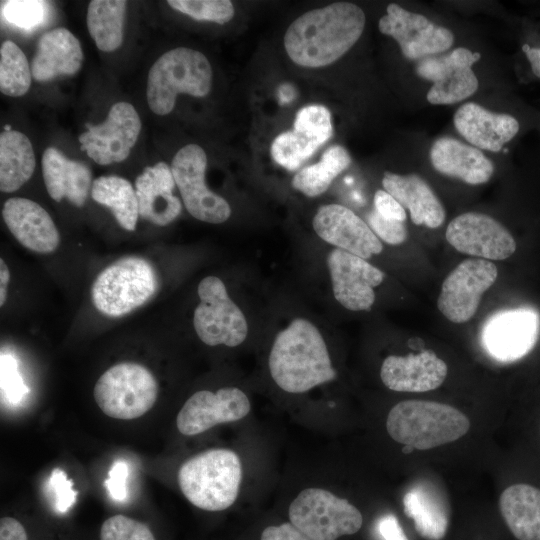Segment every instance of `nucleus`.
Returning <instances> with one entry per match:
<instances>
[{
	"mask_svg": "<svg viewBox=\"0 0 540 540\" xmlns=\"http://www.w3.org/2000/svg\"><path fill=\"white\" fill-rule=\"evenodd\" d=\"M365 23V13L356 4L331 3L296 18L285 32L284 47L289 58L299 66H328L352 48Z\"/></svg>",
	"mask_w": 540,
	"mask_h": 540,
	"instance_id": "obj_1",
	"label": "nucleus"
},
{
	"mask_svg": "<svg viewBox=\"0 0 540 540\" xmlns=\"http://www.w3.org/2000/svg\"><path fill=\"white\" fill-rule=\"evenodd\" d=\"M268 366L283 391L304 393L337 376L325 340L310 321L296 318L275 337Z\"/></svg>",
	"mask_w": 540,
	"mask_h": 540,
	"instance_id": "obj_2",
	"label": "nucleus"
},
{
	"mask_svg": "<svg viewBox=\"0 0 540 540\" xmlns=\"http://www.w3.org/2000/svg\"><path fill=\"white\" fill-rule=\"evenodd\" d=\"M386 429L397 443L416 450H428L463 437L470 429V421L449 404L405 400L389 411Z\"/></svg>",
	"mask_w": 540,
	"mask_h": 540,
	"instance_id": "obj_3",
	"label": "nucleus"
},
{
	"mask_svg": "<svg viewBox=\"0 0 540 540\" xmlns=\"http://www.w3.org/2000/svg\"><path fill=\"white\" fill-rule=\"evenodd\" d=\"M242 480L237 453L215 448L186 460L178 471V484L185 498L205 511H223L236 501Z\"/></svg>",
	"mask_w": 540,
	"mask_h": 540,
	"instance_id": "obj_4",
	"label": "nucleus"
},
{
	"mask_svg": "<svg viewBox=\"0 0 540 540\" xmlns=\"http://www.w3.org/2000/svg\"><path fill=\"white\" fill-rule=\"evenodd\" d=\"M212 86V68L206 56L186 47L161 55L147 78V103L157 115L169 114L178 94L205 97Z\"/></svg>",
	"mask_w": 540,
	"mask_h": 540,
	"instance_id": "obj_5",
	"label": "nucleus"
},
{
	"mask_svg": "<svg viewBox=\"0 0 540 540\" xmlns=\"http://www.w3.org/2000/svg\"><path fill=\"white\" fill-rule=\"evenodd\" d=\"M158 285L157 273L148 260L125 256L98 274L91 288V297L99 312L120 317L148 302Z\"/></svg>",
	"mask_w": 540,
	"mask_h": 540,
	"instance_id": "obj_6",
	"label": "nucleus"
},
{
	"mask_svg": "<svg viewBox=\"0 0 540 540\" xmlns=\"http://www.w3.org/2000/svg\"><path fill=\"white\" fill-rule=\"evenodd\" d=\"M289 520L310 540H337L363 526L360 510L345 498L318 487L302 490L291 502Z\"/></svg>",
	"mask_w": 540,
	"mask_h": 540,
	"instance_id": "obj_7",
	"label": "nucleus"
},
{
	"mask_svg": "<svg viewBox=\"0 0 540 540\" xmlns=\"http://www.w3.org/2000/svg\"><path fill=\"white\" fill-rule=\"evenodd\" d=\"M158 383L145 366L121 362L106 370L97 380L93 396L107 416L132 420L148 412L156 402Z\"/></svg>",
	"mask_w": 540,
	"mask_h": 540,
	"instance_id": "obj_8",
	"label": "nucleus"
},
{
	"mask_svg": "<svg viewBox=\"0 0 540 540\" xmlns=\"http://www.w3.org/2000/svg\"><path fill=\"white\" fill-rule=\"evenodd\" d=\"M197 293L200 303L194 310L193 325L199 339L209 346L236 347L243 343L248 324L223 281L207 276L200 281Z\"/></svg>",
	"mask_w": 540,
	"mask_h": 540,
	"instance_id": "obj_9",
	"label": "nucleus"
},
{
	"mask_svg": "<svg viewBox=\"0 0 540 540\" xmlns=\"http://www.w3.org/2000/svg\"><path fill=\"white\" fill-rule=\"evenodd\" d=\"M207 156L203 148L188 144L175 154L172 174L186 210L197 220L220 224L229 219L231 208L220 195L205 183Z\"/></svg>",
	"mask_w": 540,
	"mask_h": 540,
	"instance_id": "obj_10",
	"label": "nucleus"
},
{
	"mask_svg": "<svg viewBox=\"0 0 540 540\" xmlns=\"http://www.w3.org/2000/svg\"><path fill=\"white\" fill-rule=\"evenodd\" d=\"M497 276L498 270L492 261L480 258L463 260L444 279L437 299L438 310L453 323L469 321Z\"/></svg>",
	"mask_w": 540,
	"mask_h": 540,
	"instance_id": "obj_11",
	"label": "nucleus"
},
{
	"mask_svg": "<svg viewBox=\"0 0 540 540\" xmlns=\"http://www.w3.org/2000/svg\"><path fill=\"white\" fill-rule=\"evenodd\" d=\"M480 57L479 52L459 47L447 55L421 59L416 66V73L433 83L427 93L428 102L449 105L473 95L479 82L472 66Z\"/></svg>",
	"mask_w": 540,
	"mask_h": 540,
	"instance_id": "obj_12",
	"label": "nucleus"
},
{
	"mask_svg": "<svg viewBox=\"0 0 540 540\" xmlns=\"http://www.w3.org/2000/svg\"><path fill=\"white\" fill-rule=\"evenodd\" d=\"M87 131L79 135L81 149L97 164L124 161L135 145L141 130L140 117L128 102L115 103L100 124L87 123Z\"/></svg>",
	"mask_w": 540,
	"mask_h": 540,
	"instance_id": "obj_13",
	"label": "nucleus"
},
{
	"mask_svg": "<svg viewBox=\"0 0 540 540\" xmlns=\"http://www.w3.org/2000/svg\"><path fill=\"white\" fill-rule=\"evenodd\" d=\"M379 31L392 37L402 54L409 60L430 57L448 50L454 42L453 33L435 25L424 15L414 13L392 3L379 19Z\"/></svg>",
	"mask_w": 540,
	"mask_h": 540,
	"instance_id": "obj_14",
	"label": "nucleus"
},
{
	"mask_svg": "<svg viewBox=\"0 0 540 540\" xmlns=\"http://www.w3.org/2000/svg\"><path fill=\"white\" fill-rule=\"evenodd\" d=\"M446 240L458 252L485 260H505L517 243L509 230L489 215L466 212L447 226Z\"/></svg>",
	"mask_w": 540,
	"mask_h": 540,
	"instance_id": "obj_15",
	"label": "nucleus"
},
{
	"mask_svg": "<svg viewBox=\"0 0 540 540\" xmlns=\"http://www.w3.org/2000/svg\"><path fill=\"white\" fill-rule=\"evenodd\" d=\"M333 135L330 111L322 105L301 108L293 129L279 134L271 145V156L283 168L293 171L310 158Z\"/></svg>",
	"mask_w": 540,
	"mask_h": 540,
	"instance_id": "obj_16",
	"label": "nucleus"
},
{
	"mask_svg": "<svg viewBox=\"0 0 540 540\" xmlns=\"http://www.w3.org/2000/svg\"><path fill=\"white\" fill-rule=\"evenodd\" d=\"M250 410L247 395L237 387H224L216 392L201 390L184 403L177 415L176 425L181 434L193 436L218 424L239 421Z\"/></svg>",
	"mask_w": 540,
	"mask_h": 540,
	"instance_id": "obj_17",
	"label": "nucleus"
},
{
	"mask_svg": "<svg viewBox=\"0 0 540 540\" xmlns=\"http://www.w3.org/2000/svg\"><path fill=\"white\" fill-rule=\"evenodd\" d=\"M327 265L335 299L351 311L369 310L384 273L366 259L337 248L328 254Z\"/></svg>",
	"mask_w": 540,
	"mask_h": 540,
	"instance_id": "obj_18",
	"label": "nucleus"
},
{
	"mask_svg": "<svg viewBox=\"0 0 540 540\" xmlns=\"http://www.w3.org/2000/svg\"><path fill=\"white\" fill-rule=\"evenodd\" d=\"M538 318L529 309L500 311L486 320L481 343L500 362H513L527 355L536 344Z\"/></svg>",
	"mask_w": 540,
	"mask_h": 540,
	"instance_id": "obj_19",
	"label": "nucleus"
},
{
	"mask_svg": "<svg viewBox=\"0 0 540 540\" xmlns=\"http://www.w3.org/2000/svg\"><path fill=\"white\" fill-rule=\"evenodd\" d=\"M312 225L322 240L363 259L367 260L383 250L380 239L369 225L343 205L321 206L314 215Z\"/></svg>",
	"mask_w": 540,
	"mask_h": 540,
	"instance_id": "obj_20",
	"label": "nucleus"
},
{
	"mask_svg": "<svg viewBox=\"0 0 540 540\" xmlns=\"http://www.w3.org/2000/svg\"><path fill=\"white\" fill-rule=\"evenodd\" d=\"M447 374V364L430 350L405 356L389 355L380 368L383 384L397 392L419 393L435 390L442 385Z\"/></svg>",
	"mask_w": 540,
	"mask_h": 540,
	"instance_id": "obj_21",
	"label": "nucleus"
},
{
	"mask_svg": "<svg viewBox=\"0 0 540 540\" xmlns=\"http://www.w3.org/2000/svg\"><path fill=\"white\" fill-rule=\"evenodd\" d=\"M6 226L25 248L48 254L60 244V234L49 213L38 203L22 197L6 200L2 210Z\"/></svg>",
	"mask_w": 540,
	"mask_h": 540,
	"instance_id": "obj_22",
	"label": "nucleus"
},
{
	"mask_svg": "<svg viewBox=\"0 0 540 540\" xmlns=\"http://www.w3.org/2000/svg\"><path fill=\"white\" fill-rule=\"evenodd\" d=\"M456 130L474 147L499 152L521 129L517 117L494 113L474 102L460 106L454 114Z\"/></svg>",
	"mask_w": 540,
	"mask_h": 540,
	"instance_id": "obj_23",
	"label": "nucleus"
},
{
	"mask_svg": "<svg viewBox=\"0 0 540 540\" xmlns=\"http://www.w3.org/2000/svg\"><path fill=\"white\" fill-rule=\"evenodd\" d=\"M175 185L166 162L145 167L135 180L139 216L157 226L173 222L182 211L179 198L173 194Z\"/></svg>",
	"mask_w": 540,
	"mask_h": 540,
	"instance_id": "obj_24",
	"label": "nucleus"
},
{
	"mask_svg": "<svg viewBox=\"0 0 540 540\" xmlns=\"http://www.w3.org/2000/svg\"><path fill=\"white\" fill-rule=\"evenodd\" d=\"M429 158L440 174L471 185L488 182L494 173L493 162L478 148L452 137L438 138L430 148Z\"/></svg>",
	"mask_w": 540,
	"mask_h": 540,
	"instance_id": "obj_25",
	"label": "nucleus"
},
{
	"mask_svg": "<svg viewBox=\"0 0 540 540\" xmlns=\"http://www.w3.org/2000/svg\"><path fill=\"white\" fill-rule=\"evenodd\" d=\"M385 191L410 213L415 225L438 228L445 221V209L425 179L417 174L400 175L386 171L382 178Z\"/></svg>",
	"mask_w": 540,
	"mask_h": 540,
	"instance_id": "obj_26",
	"label": "nucleus"
},
{
	"mask_svg": "<svg viewBox=\"0 0 540 540\" xmlns=\"http://www.w3.org/2000/svg\"><path fill=\"white\" fill-rule=\"evenodd\" d=\"M83 61L79 40L66 28L44 33L38 41L31 63L32 77L47 82L64 75L76 74Z\"/></svg>",
	"mask_w": 540,
	"mask_h": 540,
	"instance_id": "obj_27",
	"label": "nucleus"
},
{
	"mask_svg": "<svg viewBox=\"0 0 540 540\" xmlns=\"http://www.w3.org/2000/svg\"><path fill=\"white\" fill-rule=\"evenodd\" d=\"M41 163L50 197L56 202L66 198L74 206L82 207L93 183L89 168L82 162L68 159L55 147L44 151Z\"/></svg>",
	"mask_w": 540,
	"mask_h": 540,
	"instance_id": "obj_28",
	"label": "nucleus"
},
{
	"mask_svg": "<svg viewBox=\"0 0 540 540\" xmlns=\"http://www.w3.org/2000/svg\"><path fill=\"white\" fill-rule=\"evenodd\" d=\"M503 523L516 540H540V486L528 481L515 482L499 497Z\"/></svg>",
	"mask_w": 540,
	"mask_h": 540,
	"instance_id": "obj_29",
	"label": "nucleus"
},
{
	"mask_svg": "<svg viewBox=\"0 0 540 540\" xmlns=\"http://www.w3.org/2000/svg\"><path fill=\"white\" fill-rule=\"evenodd\" d=\"M403 511L415 533L423 540H444L451 513L446 500L424 483L411 487L403 497Z\"/></svg>",
	"mask_w": 540,
	"mask_h": 540,
	"instance_id": "obj_30",
	"label": "nucleus"
},
{
	"mask_svg": "<svg viewBox=\"0 0 540 540\" xmlns=\"http://www.w3.org/2000/svg\"><path fill=\"white\" fill-rule=\"evenodd\" d=\"M35 169V155L28 137L16 130L0 135V190L11 193L22 187Z\"/></svg>",
	"mask_w": 540,
	"mask_h": 540,
	"instance_id": "obj_31",
	"label": "nucleus"
},
{
	"mask_svg": "<svg viewBox=\"0 0 540 540\" xmlns=\"http://www.w3.org/2000/svg\"><path fill=\"white\" fill-rule=\"evenodd\" d=\"M91 196L109 208L122 228L135 230L139 216L138 199L127 179L114 175L98 177L92 183Z\"/></svg>",
	"mask_w": 540,
	"mask_h": 540,
	"instance_id": "obj_32",
	"label": "nucleus"
},
{
	"mask_svg": "<svg viewBox=\"0 0 540 540\" xmlns=\"http://www.w3.org/2000/svg\"><path fill=\"white\" fill-rule=\"evenodd\" d=\"M126 6L127 2L123 0H93L89 3L87 27L99 50L112 52L122 44Z\"/></svg>",
	"mask_w": 540,
	"mask_h": 540,
	"instance_id": "obj_33",
	"label": "nucleus"
},
{
	"mask_svg": "<svg viewBox=\"0 0 540 540\" xmlns=\"http://www.w3.org/2000/svg\"><path fill=\"white\" fill-rule=\"evenodd\" d=\"M350 164V154L344 147L331 146L325 150L318 163L306 166L294 175L292 186L308 197L319 196Z\"/></svg>",
	"mask_w": 540,
	"mask_h": 540,
	"instance_id": "obj_34",
	"label": "nucleus"
},
{
	"mask_svg": "<svg viewBox=\"0 0 540 540\" xmlns=\"http://www.w3.org/2000/svg\"><path fill=\"white\" fill-rule=\"evenodd\" d=\"M32 72L23 51L7 40L0 48V90L11 97L26 94L31 86Z\"/></svg>",
	"mask_w": 540,
	"mask_h": 540,
	"instance_id": "obj_35",
	"label": "nucleus"
},
{
	"mask_svg": "<svg viewBox=\"0 0 540 540\" xmlns=\"http://www.w3.org/2000/svg\"><path fill=\"white\" fill-rule=\"evenodd\" d=\"M5 20L26 31L44 24L49 14V4L40 0H11L2 2Z\"/></svg>",
	"mask_w": 540,
	"mask_h": 540,
	"instance_id": "obj_36",
	"label": "nucleus"
},
{
	"mask_svg": "<svg viewBox=\"0 0 540 540\" xmlns=\"http://www.w3.org/2000/svg\"><path fill=\"white\" fill-rule=\"evenodd\" d=\"M173 9L198 21H209L217 24L229 22L235 9L229 0H169Z\"/></svg>",
	"mask_w": 540,
	"mask_h": 540,
	"instance_id": "obj_37",
	"label": "nucleus"
},
{
	"mask_svg": "<svg viewBox=\"0 0 540 540\" xmlns=\"http://www.w3.org/2000/svg\"><path fill=\"white\" fill-rule=\"evenodd\" d=\"M100 540H156L150 527L142 521L123 514L113 515L103 521Z\"/></svg>",
	"mask_w": 540,
	"mask_h": 540,
	"instance_id": "obj_38",
	"label": "nucleus"
},
{
	"mask_svg": "<svg viewBox=\"0 0 540 540\" xmlns=\"http://www.w3.org/2000/svg\"><path fill=\"white\" fill-rule=\"evenodd\" d=\"M47 487L56 512L65 513L74 505L77 491L73 489V481L67 477L63 469L52 470Z\"/></svg>",
	"mask_w": 540,
	"mask_h": 540,
	"instance_id": "obj_39",
	"label": "nucleus"
},
{
	"mask_svg": "<svg viewBox=\"0 0 540 540\" xmlns=\"http://www.w3.org/2000/svg\"><path fill=\"white\" fill-rule=\"evenodd\" d=\"M367 224L374 234L387 244L399 245L407 239L408 231L404 222L386 219L376 210L368 214Z\"/></svg>",
	"mask_w": 540,
	"mask_h": 540,
	"instance_id": "obj_40",
	"label": "nucleus"
},
{
	"mask_svg": "<svg viewBox=\"0 0 540 540\" xmlns=\"http://www.w3.org/2000/svg\"><path fill=\"white\" fill-rule=\"evenodd\" d=\"M1 388L6 399L10 402H17L27 392L26 387L19 374L12 358L3 356L1 358Z\"/></svg>",
	"mask_w": 540,
	"mask_h": 540,
	"instance_id": "obj_41",
	"label": "nucleus"
},
{
	"mask_svg": "<svg viewBox=\"0 0 540 540\" xmlns=\"http://www.w3.org/2000/svg\"><path fill=\"white\" fill-rule=\"evenodd\" d=\"M128 475L129 468L124 460H116L111 465L104 485L113 500L122 502L126 499Z\"/></svg>",
	"mask_w": 540,
	"mask_h": 540,
	"instance_id": "obj_42",
	"label": "nucleus"
},
{
	"mask_svg": "<svg viewBox=\"0 0 540 540\" xmlns=\"http://www.w3.org/2000/svg\"><path fill=\"white\" fill-rule=\"evenodd\" d=\"M374 210L382 217L390 220L405 222L406 209L387 191L377 190L373 198Z\"/></svg>",
	"mask_w": 540,
	"mask_h": 540,
	"instance_id": "obj_43",
	"label": "nucleus"
},
{
	"mask_svg": "<svg viewBox=\"0 0 540 540\" xmlns=\"http://www.w3.org/2000/svg\"><path fill=\"white\" fill-rule=\"evenodd\" d=\"M376 533L380 540H410L401 522L393 513H385L376 521Z\"/></svg>",
	"mask_w": 540,
	"mask_h": 540,
	"instance_id": "obj_44",
	"label": "nucleus"
},
{
	"mask_svg": "<svg viewBox=\"0 0 540 540\" xmlns=\"http://www.w3.org/2000/svg\"><path fill=\"white\" fill-rule=\"evenodd\" d=\"M260 540H310L292 523L285 522L279 525L266 527L260 536Z\"/></svg>",
	"mask_w": 540,
	"mask_h": 540,
	"instance_id": "obj_45",
	"label": "nucleus"
},
{
	"mask_svg": "<svg viewBox=\"0 0 540 540\" xmlns=\"http://www.w3.org/2000/svg\"><path fill=\"white\" fill-rule=\"evenodd\" d=\"M0 540H29V536L18 519L6 516L0 520Z\"/></svg>",
	"mask_w": 540,
	"mask_h": 540,
	"instance_id": "obj_46",
	"label": "nucleus"
},
{
	"mask_svg": "<svg viewBox=\"0 0 540 540\" xmlns=\"http://www.w3.org/2000/svg\"><path fill=\"white\" fill-rule=\"evenodd\" d=\"M521 52L528 63L531 75L540 79V43L524 42L521 45Z\"/></svg>",
	"mask_w": 540,
	"mask_h": 540,
	"instance_id": "obj_47",
	"label": "nucleus"
},
{
	"mask_svg": "<svg viewBox=\"0 0 540 540\" xmlns=\"http://www.w3.org/2000/svg\"><path fill=\"white\" fill-rule=\"evenodd\" d=\"M10 280L9 268L3 259H0V305L3 306L7 296V286Z\"/></svg>",
	"mask_w": 540,
	"mask_h": 540,
	"instance_id": "obj_48",
	"label": "nucleus"
},
{
	"mask_svg": "<svg viewBox=\"0 0 540 540\" xmlns=\"http://www.w3.org/2000/svg\"><path fill=\"white\" fill-rule=\"evenodd\" d=\"M537 434H538V438H539V441H540V418H539V422H538Z\"/></svg>",
	"mask_w": 540,
	"mask_h": 540,
	"instance_id": "obj_49",
	"label": "nucleus"
}]
</instances>
